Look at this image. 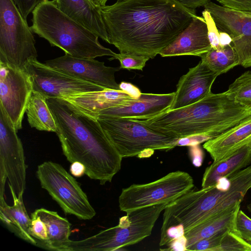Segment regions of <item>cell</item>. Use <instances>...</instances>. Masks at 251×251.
Here are the masks:
<instances>
[{
    "mask_svg": "<svg viewBox=\"0 0 251 251\" xmlns=\"http://www.w3.org/2000/svg\"><path fill=\"white\" fill-rule=\"evenodd\" d=\"M218 75L201 61L190 68L180 78L174 101L168 111L189 105L208 95Z\"/></svg>",
    "mask_w": 251,
    "mask_h": 251,
    "instance_id": "16",
    "label": "cell"
},
{
    "mask_svg": "<svg viewBox=\"0 0 251 251\" xmlns=\"http://www.w3.org/2000/svg\"><path fill=\"white\" fill-rule=\"evenodd\" d=\"M25 112L28 123L31 127L39 130L56 133L57 127L45 97L32 91Z\"/></svg>",
    "mask_w": 251,
    "mask_h": 251,
    "instance_id": "26",
    "label": "cell"
},
{
    "mask_svg": "<svg viewBox=\"0 0 251 251\" xmlns=\"http://www.w3.org/2000/svg\"><path fill=\"white\" fill-rule=\"evenodd\" d=\"M228 230V228L222 229L212 236L197 241L186 248V251H214ZM232 231V230H231Z\"/></svg>",
    "mask_w": 251,
    "mask_h": 251,
    "instance_id": "31",
    "label": "cell"
},
{
    "mask_svg": "<svg viewBox=\"0 0 251 251\" xmlns=\"http://www.w3.org/2000/svg\"><path fill=\"white\" fill-rule=\"evenodd\" d=\"M223 188L220 181L211 186L193 189L168 204L164 210L163 222L167 228L181 234L209 218L243 201L251 189V165L228 178Z\"/></svg>",
    "mask_w": 251,
    "mask_h": 251,
    "instance_id": "4",
    "label": "cell"
},
{
    "mask_svg": "<svg viewBox=\"0 0 251 251\" xmlns=\"http://www.w3.org/2000/svg\"><path fill=\"white\" fill-rule=\"evenodd\" d=\"M24 71L29 77L33 91L47 99L67 97L106 88L68 75L37 59L30 60Z\"/></svg>",
    "mask_w": 251,
    "mask_h": 251,
    "instance_id": "11",
    "label": "cell"
},
{
    "mask_svg": "<svg viewBox=\"0 0 251 251\" xmlns=\"http://www.w3.org/2000/svg\"><path fill=\"white\" fill-rule=\"evenodd\" d=\"M24 19L27 21L28 15L35 7L45 0H12Z\"/></svg>",
    "mask_w": 251,
    "mask_h": 251,
    "instance_id": "36",
    "label": "cell"
},
{
    "mask_svg": "<svg viewBox=\"0 0 251 251\" xmlns=\"http://www.w3.org/2000/svg\"><path fill=\"white\" fill-rule=\"evenodd\" d=\"M214 251H251V244L236 233L228 230Z\"/></svg>",
    "mask_w": 251,
    "mask_h": 251,
    "instance_id": "29",
    "label": "cell"
},
{
    "mask_svg": "<svg viewBox=\"0 0 251 251\" xmlns=\"http://www.w3.org/2000/svg\"></svg>",
    "mask_w": 251,
    "mask_h": 251,
    "instance_id": "45",
    "label": "cell"
},
{
    "mask_svg": "<svg viewBox=\"0 0 251 251\" xmlns=\"http://www.w3.org/2000/svg\"><path fill=\"white\" fill-rule=\"evenodd\" d=\"M60 99L76 111L95 118L100 111L124 105L133 98L121 90L105 88Z\"/></svg>",
    "mask_w": 251,
    "mask_h": 251,
    "instance_id": "19",
    "label": "cell"
},
{
    "mask_svg": "<svg viewBox=\"0 0 251 251\" xmlns=\"http://www.w3.org/2000/svg\"><path fill=\"white\" fill-rule=\"evenodd\" d=\"M211 49L206 23L203 17L197 15L159 54L162 57L181 55L201 57Z\"/></svg>",
    "mask_w": 251,
    "mask_h": 251,
    "instance_id": "18",
    "label": "cell"
},
{
    "mask_svg": "<svg viewBox=\"0 0 251 251\" xmlns=\"http://www.w3.org/2000/svg\"><path fill=\"white\" fill-rule=\"evenodd\" d=\"M241 203H236L186 232L184 235L186 239V250L197 241L210 237L225 228H228L237 234L235 229V220Z\"/></svg>",
    "mask_w": 251,
    "mask_h": 251,
    "instance_id": "24",
    "label": "cell"
},
{
    "mask_svg": "<svg viewBox=\"0 0 251 251\" xmlns=\"http://www.w3.org/2000/svg\"><path fill=\"white\" fill-rule=\"evenodd\" d=\"M251 121V115L250 116H249L248 117H247L246 119H245L244 120H243V121H242L240 123L245 124V123H249Z\"/></svg>",
    "mask_w": 251,
    "mask_h": 251,
    "instance_id": "43",
    "label": "cell"
},
{
    "mask_svg": "<svg viewBox=\"0 0 251 251\" xmlns=\"http://www.w3.org/2000/svg\"><path fill=\"white\" fill-rule=\"evenodd\" d=\"M226 92L239 102L251 106V72L246 71L240 75Z\"/></svg>",
    "mask_w": 251,
    "mask_h": 251,
    "instance_id": "28",
    "label": "cell"
},
{
    "mask_svg": "<svg viewBox=\"0 0 251 251\" xmlns=\"http://www.w3.org/2000/svg\"><path fill=\"white\" fill-rule=\"evenodd\" d=\"M33 33L57 47L66 54L78 58H95L116 53L102 46L94 32L61 11L53 0H45L32 12Z\"/></svg>",
    "mask_w": 251,
    "mask_h": 251,
    "instance_id": "5",
    "label": "cell"
},
{
    "mask_svg": "<svg viewBox=\"0 0 251 251\" xmlns=\"http://www.w3.org/2000/svg\"><path fill=\"white\" fill-rule=\"evenodd\" d=\"M207 27V35L211 48L221 47L219 43V32L215 23L210 13L206 10L202 12Z\"/></svg>",
    "mask_w": 251,
    "mask_h": 251,
    "instance_id": "34",
    "label": "cell"
},
{
    "mask_svg": "<svg viewBox=\"0 0 251 251\" xmlns=\"http://www.w3.org/2000/svg\"><path fill=\"white\" fill-rule=\"evenodd\" d=\"M32 91L29 77L24 70L0 63V105L17 131L22 128V121Z\"/></svg>",
    "mask_w": 251,
    "mask_h": 251,
    "instance_id": "14",
    "label": "cell"
},
{
    "mask_svg": "<svg viewBox=\"0 0 251 251\" xmlns=\"http://www.w3.org/2000/svg\"><path fill=\"white\" fill-rule=\"evenodd\" d=\"M44 222L48 235V241L43 247L52 251H63L71 240V224L68 220L59 215L56 212L41 208L32 213Z\"/></svg>",
    "mask_w": 251,
    "mask_h": 251,
    "instance_id": "25",
    "label": "cell"
},
{
    "mask_svg": "<svg viewBox=\"0 0 251 251\" xmlns=\"http://www.w3.org/2000/svg\"><path fill=\"white\" fill-rule=\"evenodd\" d=\"M251 115V106L239 102L225 91L211 92L194 103L151 118L133 120L177 139L201 134L214 138Z\"/></svg>",
    "mask_w": 251,
    "mask_h": 251,
    "instance_id": "3",
    "label": "cell"
},
{
    "mask_svg": "<svg viewBox=\"0 0 251 251\" xmlns=\"http://www.w3.org/2000/svg\"><path fill=\"white\" fill-rule=\"evenodd\" d=\"M30 234L43 247L48 241L47 228L44 222L37 216L31 214Z\"/></svg>",
    "mask_w": 251,
    "mask_h": 251,
    "instance_id": "33",
    "label": "cell"
},
{
    "mask_svg": "<svg viewBox=\"0 0 251 251\" xmlns=\"http://www.w3.org/2000/svg\"><path fill=\"white\" fill-rule=\"evenodd\" d=\"M167 203L138 209L120 219L119 224L78 241L70 240L63 251H112L141 241L151 235Z\"/></svg>",
    "mask_w": 251,
    "mask_h": 251,
    "instance_id": "6",
    "label": "cell"
},
{
    "mask_svg": "<svg viewBox=\"0 0 251 251\" xmlns=\"http://www.w3.org/2000/svg\"><path fill=\"white\" fill-rule=\"evenodd\" d=\"M13 204L8 205L5 197H0V219L8 229L17 236L30 244L37 245V241L30 234L31 219L25 206L23 196H17L10 189Z\"/></svg>",
    "mask_w": 251,
    "mask_h": 251,
    "instance_id": "23",
    "label": "cell"
},
{
    "mask_svg": "<svg viewBox=\"0 0 251 251\" xmlns=\"http://www.w3.org/2000/svg\"><path fill=\"white\" fill-rule=\"evenodd\" d=\"M235 229L243 239L251 242V219L240 209L236 217Z\"/></svg>",
    "mask_w": 251,
    "mask_h": 251,
    "instance_id": "32",
    "label": "cell"
},
{
    "mask_svg": "<svg viewBox=\"0 0 251 251\" xmlns=\"http://www.w3.org/2000/svg\"><path fill=\"white\" fill-rule=\"evenodd\" d=\"M251 163V142L228 156L208 166L203 175L202 188L213 185L223 178H228Z\"/></svg>",
    "mask_w": 251,
    "mask_h": 251,
    "instance_id": "22",
    "label": "cell"
},
{
    "mask_svg": "<svg viewBox=\"0 0 251 251\" xmlns=\"http://www.w3.org/2000/svg\"><path fill=\"white\" fill-rule=\"evenodd\" d=\"M17 130L0 105V177L8 179L9 189L23 195L26 184L24 151Z\"/></svg>",
    "mask_w": 251,
    "mask_h": 251,
    "instance_id": "12",
    "label": "cell"
},
{
    "mask_svg": "<svg viewBox=\"0 0 251 251\" xmlns=\"http://www.w3.org/2000/svg\"><path fill=\"white\" fill-rule=\"evenodd\" d=\"M95 5L98 6H103L106 5L108 0H90Z\"/></svg>",
    "mask_w": 251,
    "mask_h": 251,
    "instance_id": "42",
    "label": "cell"
},
{
    "mask_svg": "<svg viewBox=\"0 0 251 251\" xmlns=\"http://www.w3.org/2000/svg\"><path fill=\"white\" fill-rule=\"evenodd\" d=\"M36 176L42 188L65 213L84 220H90L96 215L79 183L60 164L45 161L38 166Z\"/></svg>",
    "mask_w": 251,
    "mask_h": 251,
    "instance_id": "9",
    "label": "cell"
},
{
    "mask_svg": "<svg viewBox=\"0 0 251 251\" xmlns=\"http://www.w3.org/2000/svg\"><path fill=\"white\" fill-rule=\"evenodd\" d=\"M213 138L212 137L205 134L194 135L178 140L176 146H193L199 145Z\"/></svg>",
    "mask_w": 251,
    "mask_h": 251,
    "instance_id": "37",
    "label": "cell"
},
{
    "mask_svg": "<svg viewBox=\"0 0 251 251\" xmlns=\"http://www.w3.org/2000/svg\"><path fill=\"white\" fill-rule=\"evenodd\" d=\"M108 43L120 53L154 58L197 16L176 0H118L100 6Z\"/></svg>",
    "mask_w": 251,
    "mask_h": 251,
    "instance_id": "1",
    "label": "cell"
},
{
    "mask_svg": "<svg viewBox=\"0 0 251 251\" xmlns=\"http://www.w3.org/2000/svg\"><path fill=\"white\" fill-rule=\"evenodd\" d=\"M56 7L69 17L108 43V35L100 6L90 0H53Z\"/></svg>",
    "mask_w": 251,
    "mask_h": 251,
    "instance_id": "20",
    "label": "cell"
},
{
    "mask_svg": "<svg viewBox=\"0 0 251 251\" xmlns=\"http://www.w3.org/2000/svg\"><path fill=\"white\" fill-rule=\"evenodd\" d=\"M213 18L218 29L229 35L239 65L251 67V14L242 12L211 1L204 6Z\"/></svg>",
    "mask_w": 251,
    "mask_h": 251,
    "instance_id": "13",
    "label": "cell"
},
{
    "mask_svg": "<svg viewBox=\"0 0 251 251\" xmlns=\"http://www.w3.org/2000/svg\"><path fill=\"white\" fill-rule=\"evenodd\" d=\"M219 43L221 47L232 45V41L231 37L227 33L219 31Z\"/></svg>",
    "mask_w": 251,
    "mask_h": 251,
    "instance_id": "41",
    "label": "cell"
},
{
    "mask_svg": "<svg viewBox=\"0 0 251 251\" xmlns=\"http://www.w3.org/2000/svg\"><path fill=\"white\" fill-rule=\"evenodd\" d=\"M251 121L240 123L217 137L204 142L203 147L213 162H217L251 142Z\"/></svg>",
    "mask_w": 251,
    "mask_h": 251,
    "instance_id": "21",
    "label": "cell"
},
{
    "mask_svg": "<svg viewBox=\"0 0 251 251\" xmlns=\"http://www.w3.org/2000/svg\"><path fill=\"white\" fill-rule=\"evenodd\" d=\"M48 66L68 75L106 88L120 90L115 74L120 67L106 66L95 58H78L66 54L45 61Z\"/></svg>",
    "mask_w": 251,
    "mask_h": 251,
    "instance_id": "15",
    "label": "cell"
},
{
    "mask_svg": "<svg viewBox=\"0 0 251 251\" xmlns=\"http://www.w3.org/2000/svg\"><path fill=\"white\" fill-rule=\"evenodd\" d=\"M114 59L120 61L121 69L142 71L146 62L150 58L132 53L124 52L116 53Z\"/></svg>",
    "mask_w": 251,
    "mask_h": 251,
    "instance_id": "30",
    "label": "cell"
},
{
    "mask_svg": "<svg viewBox=\"0 0 251 251\" xmlns=\"http://www.w3.org/2000/svg\"><path fill=\"white\" fill-rule=\"evenodd\" d=\"M53 116L63 151L70 163L78 161L85 175L101 185L111 182L120 170L123 157L98 120L76 111L60 98L47 99Z\"/></svg>",
    "mask_w": 251,
    "mask_h": 251,
    "instance_id": "2",
    "label": "cell"
},
{
    "mask_svg": "<svg viewBox=\"0 0 251 251\" xmlns=\"http://www.w3.org/2000/svg\"><path fill=\"white\" fill-rule=\"evenodd\" d=\"M247 209L248 210L251 212V202L247 206Z\"/></svg>",
    "mask_w": 251,
    "mask_h": 251,
    "instance_id": "44",
    "label": "cell"
},
{
    "mask_svg": "<svg viewBox=\"0 0 251 251\" xmlns=\"http://www.w3.org/2000/svg\"><path fill=\"white\" fill-rule=\"evenodd\" d=\"M70 172L72 176L80 177L85 174L86 168L81 162L75 161L72 163L70 167Z\"/></svg>",
    "mask_w": 251,
    "mask_h": 251,
    "instance_id": "39",
    "label": "cell"
},
{
    "mask_svg": "<svg viewBox=\"0 0 251 251\" xmlns=\"http://www.w3.org/2000/svg\"><path fill=\"white\" fill-rule=\"evenodd\" d=\"M97 119L123 158L148 157L155 150L168 151L174 148L179 139L160 133L131 119Z\"/></svg>",
    "mask_w": 251,
    "mask_h": 251,
    "instance_id": "7",
    "label": "cell"
},
{
    "mask_svg": "<svg viewBox=\"0 0 251 251\" xmlns=\"http://www.w3.org/2000/svg\"><path fill=\"white\" fill-rule=\"evenodd\" d=\"M175 92L168 94L142 93L138 99L133 98L126 104L102 110L95 118H128L146 119L169 110Z\"/></svg>",
    "mask_w": 251,
    "mask_h": 251,
    "instance_id": "17",
    "label": "cell"
},
{
    "mask_svg": "<svg viewBox=\"0 0 251 251\" xmlns=\"http://www.w3.org/2000/svg\"><path fill=\"white\" fill-rule=\"evenodd\" d=\"M189 9H195L200 6H204L210 0H176Z\"/></svg>",
    "mask_w": 251,
    "mask_h": 251,
    "instance_id": "40",
    "label": "cell"
},
{
    "mask_svg": "<svg viewBox=\"0 0 251 251\" xmlns=\"http://www.w3.org/2000/svg\"><path fill=\"white\" fill-rule=\"evenodd\" d=\"M194 187V180L188 173L171 172L154 181L123 189L119 197V207L127 213L145 207L169 204Z\"/></svg>",
    "mask_w": 251,
    "mask_h": 251,
    "instance_id": "10",
    "label": "cell"
},
{
    "mask_svg": "<svg viewBox=\"0 0 251 251\" xmlns=\"http://www.w3.org/2000/svg\"><path fill=\"white\" fill-rule=\"evenodd\" d=\"M119 87L120 90L134 99H138L142 94L139 88L129 82L122 81L119 84Z\"/></svg>",
    "mask_w": 251,
    "mask_h": 251,
    "instance_id": "38",
    "label": "cell"
},
{
    "mask_svg": "<svg viewBox=\"0 0 251 251\" xmlns=\"http://www.w3.org/2000/svg\"><path fill=\"white\" fill-rule=\"evenodd\" d=\"M201 58L202 62L219 75L239 65L237 54L232 45L211 48Z\"/></svg>",
    "mask_w": 251,
    "mask_h": 251,
    "instance_id": "27",
    "label": "cell"
},
{
    "mask_svg": "<svg viewBox=\"0 0 251 251\" xmlns=\"http://www.w3.org/2000/svg\"><path fill=\"white\" fill-rule=\"evenodd\" d=\"M32 31L12 0H0V63L24 70L37 59Z\"/></svg>",
    "mask_w": 251,
    "mask_h": 251,
    "instance_id": "8",
    "label": "cell"
},
{
    "mask_svg": "<svg viewBox=\"0 0 251 251\" xmlns=\"http://www.w3.org/2000/svg\"><path fill=\"white\" fill-rule=\"evenodd\" d=\"M217 1L226 7L251 14V0H217Z\"/></svg>",
    "mask_w": 251,
    "mask_h": 251,
    "instance_id": "35",
    "label": "cell"
}]
</instances>
